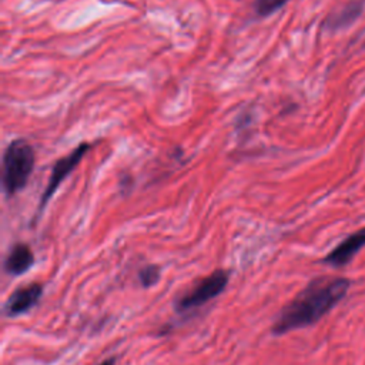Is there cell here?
I'll list each match as a JSON object with an SVG mask.
<instances>
[{
    "mask_svg": "<svg viewBox=\"0 0 365 365\" xmlns=\"http://www.w3.org/2000/svg\"><path fill=\"white\" fill-rule=\"evenodd\" d=\"M138 278L143 287H151L160 279V269L157 265H147L138 272Z\"/></svg>",
    "mask_w": 365,
    "mask_h": 365,
    "instance_id": "30bf717a",
    "label": "cell"
},
{
    "mask_svg": "<svg viewBox=\"0 0 365 365\" xmlns=\"http://www.w3.org/2000/svg\"><path fill=\"white\" fill-rule=\"evenodd\" d=\"M364 247H365V227L352 232L346 238H344L329 254L325 255L322 262L334 268H342L348 265L352 261V258Z\"/></svg>",
    "mask_w": 365,
    "mask_h": 365,
    "instance_id": "5b68a950",
    "label": "cell"
},
{
    "mask_svg": "<svg viewBox=\"0 0 365 365\" xmlns=\"http://www.w3.org/2000/svg\"><path fill=\"white\" fill-rule=\"evenodd\" d=\"M34 168L33 147L23 138L9 143L3 154L1 182L7 195H14L21 191Z\"/></svg>",
    "mask_w": 365,
    "mask_h": 365,
    "instance_id": "7a4b0ae2",
    "label": "cell"
},
{
    "mask_svg": "<svg viewBox=\"0 0 365 365\" xmlns=\"http://www.w3.org/2000/svg\"><path fill=\"white\" fill-rule=\"evenodd\" d=\"M362 11V4L359 1H354L342 7V10L336 11L335 14L329 16L327 20L328 29H339L351 24Z\"/></svg>",
    "mask_w": 365,
    "mask_h": 365,
    "instance_id": "ba28073f",
    "label": "cell"
},
{
    "mask_svg": "<svg viewBox=\"0 0 365 365\" xmlns=\"http://www.w3.org/2000/svg\"><path fill=\"white\" fill-rule=\"evenodd\" d=\"M228 279H230V274L227 271L224 269L214 271L211 275L202 278L190 291L182 294L175 301V311L185 312L190 309L200 308L201 305L210 302L225 289Z\"/></svg>",
    "mask_w": 365,
    "mask_h": 365,
    "instance_id": "3957f363",
    "label": "cell"
},
{
    "mask_svg": "<svg viewBox=\"0 0 365 365\" xmlns=\"http://www.w3.org/2000/svg\"><path fill=\"white\" fill-rule=\"evenodd\" d=\"M90 148H91V144L81 143L71 153H68L67 155H64V157H61V158H58L56 161V164L53 165L48 182H47L46 188H44L43 195H41L40 202H38V214L43 212L44 207L47 205V202L50 201L53 194L58 190L61 182L73 173V170L77 167V164L81 161V158L86 155V153Z\"/></svg>",
    "mask_w": 365,
    "mask_h": 365,
    "instance_id": "277c9868",
    "label": "cell"
},
{
    "mask_svg": "<svg viewBox=\"0 0 365 365\" xmlns=\"http://www.w3.org/2000/svg\"><path fill=\"white\" fill-rule=\"evenodd\" d=\"M115 364V359L114 358H110V359H106L104 362H101L100 365H114Z\"/></svg>",
    "mask_w": 365,
    "mask_h": 365,
    "instance_id": "8fae6325",
    "label": "cell"
},
{
    "mask_svg": "<svg viewBox=\"0 0 365 365\" xmlns=\"http://www.w3.org/2000/svg\"><path fill=\"white\" fill-rule=\"evenodd\" d=\"M43 294V287L40 284H29L26 287L17 288L10 294L4 304V314L7 317H17L33 308Z\"/></svg>",
    "mask_w": 365,
    "mask_h": 365,
    "instance_id": "8992f818",
    "label": "cell"
},
{
    "mask_svg": "<svg viewBox=\"0 0 365 365\" xmlns=\"http://www.w3.org/2000/svg\"><path fill=\"white\" fill-rule=\"evenodd\" d=\"M351 281L345 277H317L277 315L271 332L284 335L317 324L346 295Z\"/></svg>",
    "mask_w": 365,
    "mask_h": 365,
    "instance_id": "6da1fadb",
    "label": "cell"
},
{
    "mask_svg": "<svg viewBox=\"0 0 365 365\" xmlns=\"http://www.w3.org/2000/svg\"><path fill=\"white\" fill-rule=\"evenodd\" d=\"M33 264L34 255L31 248L27 244L19 242L10 250L4 262V268L10 275H21L29 271Z\"/></svg>",
    "mask_w": 365,
    "mask_h": 365,
    "instance_id": "52a82bcc",
    "label": "cell"
},
{
    "mask_svg": "<svg viewBox=\"0 0 365 365\" xmlns=\"http://www.w3.org/2000/svg\"><path fill=\"white\" fill-rule=\"evenodd\" d=\"M287 1L288 0H255L254 7L258 16L267 17L274 11H277L278 9H281Z\"/></svg>",
    "mask_w": 365,
    "mask_h": 365,
    "instance_id": "9c48e42d",
    "label": "cell"
}]
</instances>
